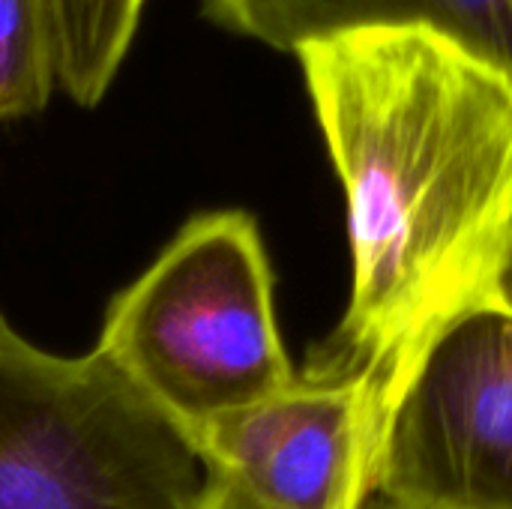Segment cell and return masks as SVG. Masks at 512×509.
<instances>
[{
    "label": "cell",
    "mask_w": 512,
    "mask_h": 509,
    "mask_svg": "<svg viewBox=\"0 0 512 509\" xmlns=\"http://www.w3.org/2000/svg\"><path fill=\"white\" fill-rule=\"evenodd\" d=\"M294 57L351 243L345 315L309 363L363 372L384 435L429 342L459 315L504 300L512 75L432 24L345 30Z\"/></svg>",
    "instance_id": "cell-1"
},
{
    "label": "cell",
    "mask_w": 512,
    "mask_h": 509,
    "mask_svg": "<svg viewBox=\"0 0 512 509\" xmlns=\"http://www.w3.org/2000/svg\"><path fill=\"white\" fill-rule=\"evenodd\" d=\"M186 441L297 375L276 318V276L258 219L195 213L120 288L93 348Z\"/></svg>",
    "instance_id": "cell-2"
},
{
    "label": "cell",
    "mask_w": 512,
    "mask_h": 509,
    "mask_svg": "<svg viewBox=\"0 0 512 509\" xmlns=\"http://www.w3.org/2000/svg\"><path fill=\"white\" fill-rule=\"evenodd\" d=\"M201 492L189 441L96 351L0 321V509H198Z\"/></svg>",
    "instance_id": "cell-3"
},
{
    "label": "cell",
    "mask_w": 512,
    "mask_h": 509,
    "mask_svg": "<svg viewBox=\"0 0 512 509\" xmlns=\"http://www.w3.org/2000/svg\"><path fill=\"white\" fill-rule=\"evenodd\" d=\"M369 509H512V306L450 321L417 360L375 456Z\"/></svg>",
    "instance_id": "cell-4"
},
{
    "label": "cell",
    "mask_w": 512,
    "mask_h": 509,
    "mask_svg": "<svg viewBox=\"0 0 512 509\" xmlns=\"http://www.w3.org/2000/svg\"><path fill=\"white\" fill-rule=\"evenodd\" d=\"M378 441L369 378L309 363L288 387L201 429L189 447L204 474L264 509H369Z\"/></svg>",
    "instance_id": "cell-5"
},
{
    "label": "cell",
    "mask_w": 512,
    "mask_h": 509,
    "mask_svg": "<svg viewBox=\"0 0 512 509\" xmlns=\"http://www.w3.org/2000/svg\"><path fill=\"white\" fill-rule=\"evenodd\" d=\"M201 18L276 51L360 27L432 24L512 75V0H198Z\"/></svg>",
    "instance_id": "cell-6"
},
{
    "label": "cell",
    "mask_w": 512,
    "mask_h": 509,
    "mask_svg": "<svg viewBox=\"0 0 512 509\" xmlns=\"http://www.w3.org/2000/svg\"><path fill=\"white\" fill-rule=\"evenodd\" d=\"M150 0H54L57 81L81 108H96L117 81Z\"/></svg>",
    "instance_id": "cell-7"
},
{
    "label": "cell",
    "mask_w": 512,
    "mask_h": 509,
    "mask_svg": "<svg viewBox=\"0 0 512 509\" xmlns=\"http://www.w3.org/2000/svg\"><path fill=\"white\" fill-rule=\"evenodd\" d=\"M57 81L54 0H0V123L39 114Z\"/></svg>",
    "instance_id": "cell-8"
},
{
    "label": "cell",
    "mask_w": 512,
    "mask_h": 509,
    "mask_svg": "<svg viewBox=\"0 0 512 509\" xmlns=\"http://www.w3.org/2000/svg\"><path fill=\"white\" fill-rule=\"evenodd\" d=\"M198 509H264L258 501H252L249 495H243L234 483L204 474V492Z\"/></svg>",
    "instance_id": "cell-9"
},
{
    "label": "cell",
    "mask_w": 512,
    "mask_h": 509,
    "mask_svg": "<svg viewBox=\"0 0 512 509\" xmlns=\"http://www.w3.org/2000/svg\"><path fill=\"white\" fill-rule=\"evenodd\" d=\"M504 300L512 306V258L510 267H507V276H504Z\"/></svg>",
    "instance_id": "cell-10"
},
{
    "label": "cell",
    "mask_w": 512,
    "mask_h": 509,
    "mask_svg": "<svg viewBox=\"0 0 512 509\" xmlns=\"http://www.w3.org/2000/svg\"><path fill=\"white\" fill-rule=\"evenodd\" d=\"M0 321H6V318H3V312H0Z\"/></svg>",
    "instance_id": "cell-11"
}]
</instances>
